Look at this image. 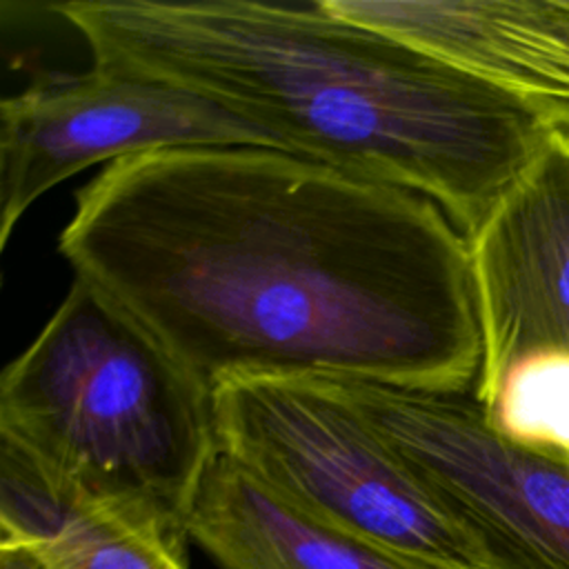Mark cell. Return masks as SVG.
<instances>
[{
    "label": "cell",
    "instance_id": "cell-2",
    "mask_svg": "<svg viewBox=\"0 0 569 569\" xmlns=\"http://www.w3.org/2000/svg\"><path fill=\"white\" fill-rule=\"evenodd\" d=\"M91 62L200 96L293 156L436 202L469 238L553 129L520 98L325 0H69Z\"/></svg>",
    "mask_w": 569,
    "mask_h": 569
},
{
    "label": "cell",
    "instance_id": "cell-3",
    "mask_svg": "<svg viewBox=\"0 0 569 569\" xmlns=\"http://www.w3.org/2000/svg\"><path fill=\"white\" fill-rule=\"evenodd\" d=\"M0 447L69 502L184 529L220 453L211 393L76 276L0 376Z\"/></svg>",
    "mask_w": 569,
    "mask_h": 569
},
{
    "label": "cell",
    "instance_id": "cell-12",
    "mask_svg": "<svg viewBox=\"0 0 569 569\" xmlns=\"http://www.w3.org/2000/svg\"><path fill=\"white\" fill-rule=\"evenodd\" d=\"M556 24L569 36V0H545Z\"/></svg>",
    "mask_w": 569,
    "mask_h": 569
},
{
    "label": "cell",
    "instance_id": "cell-4",
    "mask_svg": "<svg viewBox=\"0 0 569 569\" xmlns=\"http://www.w3.org/2000/svg\"><path fill=\"white\" fill-rule=\"evenodd\" d=\"M218 451L309 518L433 569H485L473 536L320 378H238L211 393Z\"/></svg>",
    "mask_w": 569,
    "mask_h": 569
},
{
    "label": "cell",
    "instance_id": "cell-1",
    "mask_svg": "<svg viewBox=\"0 0 569 569\" xmlns=\"http://www.w3.org/2000/svg\"><path fill=\"white\" fill-rule=\"evenodd\" d=\"M58 251L209 393L238 378L473 391L469 238L429 198L262 147L118 160Z\"/></svg>",
    "mask_w": 569,
    "mask_h": 569
},
{
    "label": "cell",
    "instance_id": "cell-7",
    "mask_svg": "<svg viewBox=\"0 0 569 569\" xmlns=\"http://www.w3.org/2000/svg\"><path fill=\"white\" fill-rule=\"evenodd\" d=\"M189 147L282 151L240 116L167 82L93 62L38 78L0 102V247L36 200L87 167Z\"/></svg>",
    "mask_w": 569,
    "mask_h": 569
},
{
    "label": "cell",
    "instance_id": "cell-8",
    "mask_svg": "<svg viewBox=\"0 0 569 569\" xmlns=\"http://www.w3.org/2000/svg\"><path fill=\"white\" fill-rule=\"evenodd\" d=\"M360 24L485 80L569 138V36L545 0H325Z\"/></svg>",
    "mask_w": 569,
    "mask_h": 569
},
{
    "label": "cell",
    "instance_id": "cell-6",
    "mask_svg": "<svg viewBox=\"0 0 569 569\" xmlns=\"http://www.w3.org/2000/svg\"><path fill=\"white\" fill-rule=\"evenodd\" d=\"M331 382L473 536L485 569H569V467L496 433L473 391Z\"/></svg>",
    "mask_w": 569,
    "mask_h": 569
},
{
    "label": "cell",
    "instance_id": "cell-5",
    "mask_svg": "<svg viewBox=\"0 0 569 569\" xmlns=\"http://www.w3.org/2000/svg\"><path fill=\"white\" fill-rule=\"evenodd\" d=\"M491 429L569 467V138L553 131L469 236Z\"/></svg>",
    "mask_w": 569,
    "mask_h": 569
},
{
    "label": "cell",
    "instance_id": "cell-9",
    "mask_svg": "<svg viewBox=\"0 0 569 569\" xmlns=\"http://www.w3.org/2000/svg\"><path fill=\"white\" fill-rule=\"evenodd\" d=\"M187 531L218 569H433L309 518L224 453L198 487Z\"/></svg>",
    "mask_w": 569,
    "mask_h": 569
},
{
    "label": "cell",
    "instance_id": "cell-10",
    "mask_svg": "<svg viewBox=\"0 0 569 569\" xmlns=\"http://www.w3.org/2000/svg\"><path fill=\"white\" fill-rule=\"evenodd\" d=\"M189 542L184 527L56 496L0 447V545L31 547L51 569H189Z\"/></svg>",
    "mask_w": 569,
    "mask_h": 569
},
{
    "label": "cell",
    "instance_id": "cell-11",
    "mask_svg": "<svg viewBox=\"0 0 569 569\" xmlns=\"http://www.w3.org/2000/svg\"><path fill=\"white\" fill-rule=\"evenodd\" d=\"M0 569H51V567L31 547L0 545Z\"/></svg>",
    "mask_w": 569,
    "mask_h": 569
}]
</instances>
